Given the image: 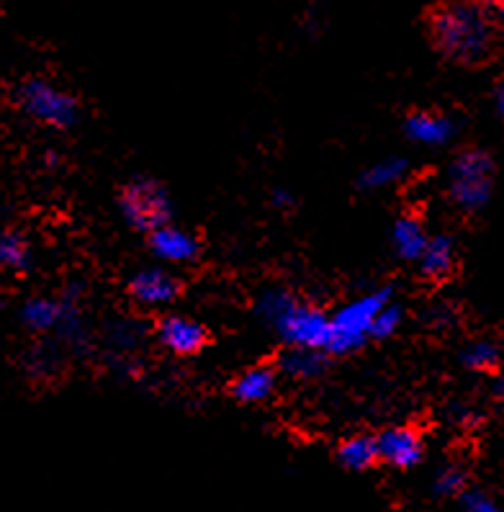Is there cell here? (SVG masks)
Listing matches in <instances>:
<instances>
[{"label": "cell", "mask_w": 504, "mask_h": 512, "mask_svg": "<svg viewBox=\"0 0 504 512\" xmlns=\"http://www.w3.org/2000/svg\"><path fill=\"white\" fill-rule=\"evenodd\" d=\"M255 312L260 320L276 330V335L288 348L324 350V353L330 348L332 317H327L314 304L301 302L291 291L276 289V286L260 291Z\"/></svg>", "instance_id": "1"}, {"label": "cell", "mask_w": 504, "mask_h": 512, "mask_svg": "<svg viewBox=\"0 0 504 512\" xmlns=\"http://www.w3.org/2000/svg\"><path fill=\"white\" fill-rule=\"evenodd\" d=\"M430 37L448 60L476 65L492 52V19L481 6L448 3L430 13Z\"/></svg>", "instance_id": "2"}, {"label": "cell", "mask_w": 504, "mask_h": 512, "mask_svg": "<svg viewBox=\"0 0 504 512\" xmlns=\"http://www.w3.org/2000/svg\"><path fill=\"white\" fill-rule=\"evenodd\" d=\"M391 302V289H376L371 294H363L350 304L340 307L332 317V335H330V356H348L366 345L371 338V327L376 314Z\"/></svg>", "instance_id": "3"}, {"label": "cell", "mask_w": 504, "mask_h": 512, "mask_svg": "<svg viewBox=\"0 0 504 512\" xmlns=\"http://www.w3.org/2000/svg\"><path fill=\"white\" fill-rule=\"evenodd\" d=\"M450 201L463 211L484 209L486 201L492 199L494 186V163L484 150H463L453 157L448 175Z\"/></svg>", "instance_id": "4"}, {"label": "cell", "mask_w": 504, "mask_h": 512, "mask_svg": "<svg viewBox=\"0 0 504 512\" xmlns=\"http://www.w3.org/2000/svg\"><path fill=\"white\" fill-rule=\"evenodd\" d=\"M16 103L26 116L52 129H70L80 119V106L75 96L44 78H29L18 85Z\"/></svg>", "instance_id": "5"}, {"label": "cell", "mask_w": 504, "mask_h": 512, "mask_svg": "<svg viewBox=\"0 0 504 512\" xmlns=\"http://www.w3.org/2000/svg\"><path fill=\"white\" fill-rule=\"evenodd\" d=\"M119 209L129 227L152 235L155 229L170 224L173 206H170V196L162 183L152 181V178H134L121 186Z\"/></svg>", "instance_id": "6"}, {"label": "cell", "mask_w": 504, "mask_h": 512, "mask_svg": "<svg viewBox=\"0 0 504 512\" xmlns=\"http://www.w3.org/2000/svg\"><path fill=\"white\" fill-rule=\"evenodd\" d=\"M376 440L381 461L394 469H412L425 456L420 433L412 428H386Z\"/></svg>", "instance_id": "7"}, {"label": "cell", "mask_w": 504, "mask_h": 512, "mask_svg": "<svg viewBox=\"0 0 504 512\" xmlns=\"http://www.w3.org/2000/svg\"><path fill=\"white\" fill-rule=\"evenodd\" d=\"M157 340L175 356H193L206 345V327L191 317L168 314L157 322Z\"/></svg>", "instance_id": "8"}, {"label": "cell", "mask_w": 504, "mask_h": 512, "mask_svg": "<svg viewBox=\"0 0 504 512\" xmlns=\"http://www.w3.org/2000/svg\"><path fill=\"white\" fill-rule=\"evenodd\" d=\"M178 281L162 268H144L129 281V294L144 307H165L178 299Z\"/></svg>", "instance_id": "9"}, {"label": "cell", "mask_w": 504, "mask_h": 512, "mask_svg": "<svg viewBox=\"0 0 504 512\" xmlns=\"http://www.w3.org/2000/svg\"><path fill=\"white\" fill-rule=\"evenodd\" d=\"M150 250L162 263H191L201 253V245L188 229L165 224L150 235Z\"/></svg>", "instance_id": "10"}, {"label": "cell", "mask_w": 504, "mask_h": 512, "mask_svg": "<svg viewBox=\"0 0 504 512\" xmlns=\"http://www.w3.org/2000/svg\"><path fill=\"white\" fill-rule=\"evenodd\" d=\"M404 134L417 145L443 147L456 137V124L453 119L435 114V111H414L404 121Z\"/></svg>", "instance_id": "11"}, {"label": "cell", "mask_w": 504, "mask_h": 512, "mask_svg": "<svg viewBox=\"0 0 504 512\" xmlns=\"http://www.w3.org/2000/svg\"><path fill=\"white\" fill-rule=\"evenodd\" d=\"M427 242H430V235L425 232V224L417 217H399L394 222V229H391V245H394L396 258L402 260H417L425 255Z\"/></svg>", "instance_id": "12"}, {"label": "cell", "mask_w": 504, "mask_h": 512, "mask_svg": "<svg viewBox=\"0 0 504 512\" xmlns=\"http://www.w3.org/2000/svg\"><path fill=\"white\" fill-rule=\"evenodd\" d=\"M273 392H276V371L270 366L247 368L232 384V397L245 404L265 402Z\"/></svg>", "instance_id": "13"}, {"label": "cell", "mask_w": 504, "mask_h": 512, "mask_svg": "<svg viewBox=\"0 0 504 512\" xmlns=\"http://www.w3.org/2000/svg\"><path fill=\"white\" fill-rule=\"evenodd\" d=\"M409 170L412 168H409L407 157L389 155L384 160H378V163L368 165L358 175V188H363V191H381V188L396 186V183H402L407 178Z\"/></svg>", "instance_id": "14"}, {"label": "cell", "mask_w": 504, "mask_h": 512, "mask_svg": "<svg viewBox=\"0 0 504 512\" xmlns=\"http://www.w3.org/2000/svg\"><path fill=\"white\" fill-rule=\"evenodd\" d=\"M327 366H330V361H327L324 350L291 348L281 358V371L291 379H317L327 371Z\"/></svg>", "instance_id": "15"}, {"label": "cell", "mask_w": 504, "mask_h": 512, "mask_svg": "<svg viewBox=\"0 0 504 512\" xmlns=\"http://www.w3.org/2000/svg\"><path fill=\"white\" fill-rule=\"evenodd\" d=\"M21 320L34 332L60 330L62 299L57 302V299H49V296H34L21 307Z\"/></svg>", "instance_id": "16"}, {"label": "cell", "mask_w": 504, "mask_h": 512, "mask_svg": "<svg viewBox=\"0 0 504 512\" xmlns=\"http://www.w3.org/2000/svg\"><path fill=\"white\" fill-rule=\"evenodd\" d=\"M337 458L342 466H348L353 471H366L373 464L381 461L378 456V440L371 435H353V438L342 440L337 448Z\"/></svg>", "instance_id": "17"}, {"label": "cell", "mask_w": 504, "mask_h": 512, "mask_svg": "<svg viewBox=\"0 0 504 512\" xmlns=\"http://www.w3.org/2000/svg\"><path fill=\"white\" fill-rule=\"evenodd\" d=\"M456 263V245L448 235H432L427 242L425 255L420 258V268L427 278H445Z\"/></svg>", "instance_id": "18"}, {"label": "cell", "mask_w": 504, "mask_h": 512, "mask_svg": "<svg viewBox=\"0 0 504 512\" xmlns=\"http://www.w3.org/2000/svg\"><path fill=\"white\" fill-rule=\"evenodd\" d=\"M0 263L8 268V271L24 273L31 266V245L26 242V237L21 232H3L0 237Z\"/></svg>", "instance_id": "19"}, {"label": "cell", "mask_w": 504, "mask_h": 512, "mask_svg": "<svg viewBox=\"0 0 504 512\" xmlns=\"http://www.w3.org/2000/svg\"><path fill=\"white\" fill-rule=\"evenodd\" d=\"M461 363L471 371H492L499 363V348L492 340H474L463 348Z\"/></svg>", "instance_id": "20"}, {"label": "cell", "mask_w": 504, "mask_h": 512, "mask_svg": "<svg viewBox=\"0 0 504 512\" xmlns=\"http://www.w3.org/2000/svg\"><path fill=\"white\" fill-rule=\"evenodd\" d=\"M402 320H404L402 307L394 302H389L384 309H381V312L376 314V320H373V327H371V338H376V340L391 338V335L399 330Z\"/></svg>", "instance_id": "21"}, {"label": "cell", "mask_w": 504, "mask_h": 512, "mask_svg": "<svg viewBox=\"0 0 504 512\" xmlns=\"http://www.w3.org/2000/svg\"><path fill=\"white\" fill-rule=\"evenodd\" d=\"M435 492L443 497H456V494L466 492V471L458 466H445L438 476H435Z\"/></svg>", "instance_id": "22"}, {"label": "cell", "mask_w": 504, "mask_h": 512, "mask_svg": "<svg viewBox=\"0 0 504 512\" xmlns=\"http://www.w3.org/2000/svg\"><path fill=\"white\" fill-rule=\"evenodd\" d=\"M463 507H466V512H502L481 492H463Z\"/></svg>", "instance_id": "23"}, {"label": "cell", "mask_w": 504, "mask_h": 512, "mask_svg": "<svg viewBox=\"0 0 504 512\" xmlns=\"http://www.w3.org/2000/svg\"><path fill=\"white\" fill-rule=\"evenodd\" d=\"M270 204L276 206V209L286 211V209H291L296 201H294V196H291V191H286V188H278V191L270 196Z\"/></svg>", "instance_id": "24"}, {"label": "cell", "mask_w": 504, "mask_h": 512, "mask_svg": "<svg viewBox=\"0 0 504 512\" xmlns=\"http://www.w3.org/2000/svg\"><path fill=\"white\" fill-rule=\"evenodd\" d=\"M494 109L504 119V83H499L497 91H494Z\"/></svg>", "instance_id": "25"}]
</instances>
